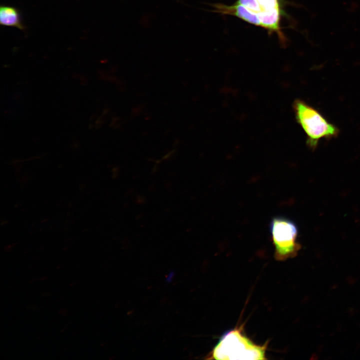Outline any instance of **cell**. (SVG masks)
I'll use <instances>...</instances> for the list:
<instances>
[{
  "instance_id": "6da1fadb",
  "label": "cell",
  "mask_w": 360,
  "mask_h": 360,
  "mask_svg": "<svg viewBox=\"0 0 360 360\" xmlns=\"http://www.w3.org/2000/svg\"><path fill=\"white\" fill-rule=\"evenodd\" d=\"M284 0H236L231 4H212L214 12L236 16L250 24L276 34L281 44H286L287 38L282 22L288 14Z\"/></svg>"
},
{
  "instance_id": "7a4b0ae2",
  "label": "cell",
  "mask_w": 360,
  "mask_h": 360,
  "mask_svg": "<svg viewBox=\"0 0 360 360\" xmlns=\"http://www.w3.org/2000/svg\"><path fill=\"white\" fill-rule=\"evenodd\" d=\"M268 344H254L244 335L240 328L228 330L220 338L206 359L266 360Z\"/></svg>"
},
{
  "instance_id": "3957f363",
  "label": "cell",
  "mask_w": 360,
  "mask_h": 360,
  "mask_svg": "<svg viewBox=\"0 0 360 360\" xmlns=\"http://www.w3.org/2000/svg\"><path fill=\"white\" fill-rule=\"evenodd\" d=\"M293 110L297 122L305 132L308 146L314 149L319 140L336 136L338 128L318 110L300 100H296Z\"/></svg>"
},
{
  "instance_id": "277c9868",
  "label": "cell",
  "mask_w": 360,
  "mask_h": 360,
  "mask_svg": "<svg viewBox=\"0 0 360 360\" xmlns=\"http://www.w3.org/2000/svg\"><path fill=\"white\" fill-rule=\"evenodd\" d=\"M270 228L276 259L284 260L296 256L300 248L296 242L298 228L296 224L284 217L276 216L272 219Z\"/></svg>"
},
{
  "instance_id": "5b68a950",
  "label": "cell",
  "mask_w": 360,
  "mask_h": 360,
  "mask_svg": "<svg viewBox=\"0 0 360 360\" xmlns=\"http://www.w3.org/2000/svg\"><path fill=\"white\" fill-rule=\"evenodd\" d=\"M0 24L1 25L16 28L24 30L20 12L18 9L12 6L3 5L0 8Z\"/></svg>"
}]
</instances>
